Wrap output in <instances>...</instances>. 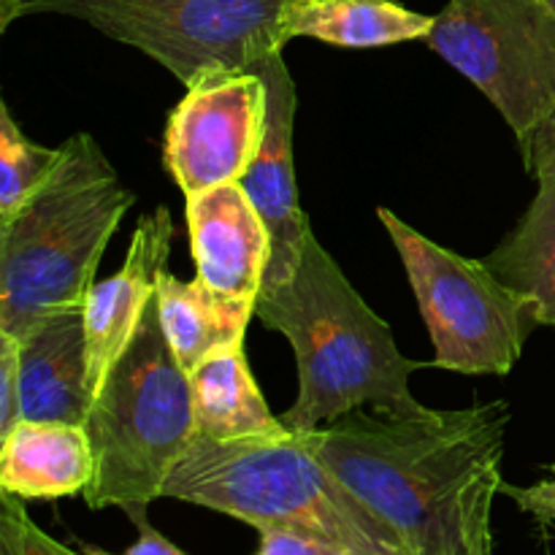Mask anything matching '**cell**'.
Instances as JSON below:
<instances>
[{"label":"cell","instance_id":"cell-20","mask_svg":"<svg viewBox=\"0 0 555 555\" xmlns=\"http://www.w3.org/2000/svg\"><path fill=\"white\" fill-rule=\"evenodd\" d=\"M0 555H85L49 537L27 515L20 496L0 491Z\"/></svg>","mask_w":555,"mask_h":555},{"label":"cell","instance_id":"cell-2","mask_svg":"<svg viewBox=\"0 0 555 555\" xmlns=\"http://www.w3.org/2000/svg\"><path fill=\"white\" fill-rule=\"evenodd\" d=\"M255 318L285 336L298 369V396L282 423L291 431H318L347 412L412 417L423 406L410 377L423 366L406 358L390 325L369 307L312 231L301 269L291 282L263 287Z\"/></svg>","mask_w":555,"mask_h":555},{"label":"cell","instance_id":"cell-26","mask_svg":"<svg viewBox=\"0 0 555 555\" xmlns=\"http://www.w3.org/2000/svg\"><path fill=\"white\" fill-rule=\"evenodd\" d=\"M14 20H20V0H0V30H9Z\"/></svg>","mask_w":555,"mask_h":555},{"label":"cell","instance_id":"cell-10","mask_svg":"<svg viewBox=\"0 0 555 555\" xmlns=\"http://www.w3.org/2000/svg\"><path fill=\"white\" fill-rule=\"evenodd\" d=\"M255 74L269 90V130L260 155L238 179L271 236V260L263 287L285 285L301 269L304 247L312 231L307 211L298 204L296 160H293V125H296V81L282 54L266 60Z\"/></svg>","mask_w":555,"mask_h":555},{"label":"cell","instance_id":"cell-19","mask_svg":"<svg viewBox=\"0 0 555 555\" xmlns=\"http://www.w3.org/2000/svg\"><path fill=\"white\" fill-rule=\"evenodd\" d=\"M60 146L36 144L16 125L9 103L0 101V222L14 217L25 201L57 168Z\"/></svg>","mask_w":555,"mask_h":555},{"label":"cell","instance_id":"cell-22","mask_svg":"<svg viewBox=\"0 0 555 555\" xmlns=\"http://www.w3.org/2000/svg\"><path fill=\"white\" fill-rule=\"evenodd\" d=\"M258 555H356L320 537L293 529H260Z\"/></svg>","mask_w":555,"mask_h":555},{"label":"cell","instance_id":"cell-21","mask_svg":"<svg viewBox=\"0 0 555 555\" xmlns=\"http://www.w3.org/2000/svg\"><path fill=\"white\" fill-rule=\"evenodd\" d=\"M20 421V341L9 334H0V439Z\"/></svg>","mask_w":555,"mask_h":555},{"label":"cell","instance_id":"cell-11","mask_svg":"<svg viewBox=\"0 0 555 555\" xmlns=\"http://www.w3.org/2000/svg\"><path fill=\"white\" fill-rule=\"evenodd\" d=\"M173 220L166 206L141 217L133 228L122 269L95 282L85 304L87 331V383L92 399L133 341L146 309L155 301L157 280L171 258Z\"/></svg>","mask_w":555,"mask_h":555},{"label":"cell","instance_id":"cell-8","mask_svg":"<svg viewBox=\"0 0 555 555\" xmlns=\"http://www.w3.org/2000/svg\"><path fill=\"white\" fill-rule=\"evenodd\" d=\"M423 43L493 103L518 144L555 112V0H448Z\"/></svg>","mask_w":555,"mask_h":555},{"label":"cell","instance_id":"cell-3","mask_svg":"<svg viewBox=\"0 0 555 555\" xmlns=\"http://www.w3.org/2000/svg\"><path fill=\"white\" fill-rule=\"evenodd\" d=\"M135 204L90 133L60 144V163L0 222V334L22 341L49 318L85 312L95 271Z\"/></svg>","mask_w":555,"mask_h":555},{"label":"cell","instance_id":"cell-23","mask_svg":"<svg viewBox=\"0 0 555 555\" xmlns=\"http://www.w3.org/2000/svg\"><path fill=\"white\" fill-rule=\"evenodd\" d=\"M518 146L529 177L542 179L555 173V112Z\"/></svg>","mask_w":555,"mask_h":555},{"label":"cell","instance_id":"cell-14","mask_svg":"<svg viewBox=\"0 0 555 555\" xmlns=\"http://www.w3.org/2000/svg\"><path fill=\"white\" fill-rule=\"evenodd\" d=\"M95 453L85 426L20 421L0 439V491L22 502L85 496Z\"/></svg>","mask_w":555,"mask_h":555},{"label":"cell","instance_id":"cell-25","mask_svg":"<svg viewBox=\"0 0 555 555\" xmlns=\"http://www.w3.org/2000/svg\"><path fill=\"white\" fill-rule=\"evenodd\" d=\"M130 524L139 529V540H135V545H130L128 551L108 553V551H101V547L85 545V555H184L177 545H173V542H168L166 537H163L150 520H146V515L144 518L130 520Z\"/></svg>","mask_w":555,"mask_h":555},{"label":"cell","instance_id":"cell-15","mask_svg":"<svg viewBox=\"0 0 555 555\" xmlns=\"http://www.w3.org/2000/svg\"><path fill=\"white\" fill-rule=\"evenodd\" d=\"M155 298L163 334L188 374L215 352L244 345L255 318V304L220 296L201 276L179 280L163 271Z\"/></svg>","mask_w":555,"mask_h":555},{"label":"cell","instance_id":"cell-6","mask_svg":"<svg viewBox=\"0 0 555 555\" xmlns=\"http://www.w3.org/2000/svg\"><path fill=\"white\" fill-rule=\"evenodd\" d=\"M287 0H20V16L87 22L171 70L184 87L206 74L255 70L287 47Z\"/></svg>","mask_w":555,"mask_h":555},{"label":"cell","instance_id":"cell-9","mask_svg":"<svg viewBox=\"0 0 555 555\" xmlns=\"http://www.w3.org/2000/svg\"><path fill=\"white\" fill-rule=\"evenodd\" d=\"M269 130V90L258 74L222 70L188 87L168 114L163 163L184 201L249 171Z\"/></svg>","mask_w":555,"mask_h":555},{"label":"cell","instance_id":"cell-13","mask_svg":"<svg viewBox=\"0 0 555 555\" xmlns=\"http://www.w3.org/2000/svg\"><path fill=\"white\" fill-rule=\"evenodd\" d=\"M22 421L74 423L90 417L85 312H63L20 341Z\"/></svg>","mask_w":555,"mask_h":555},{"label":"cell","instance_id":"cell-24","mask_svg":"<svg viewBox=\"0 0 555 555\" xmlns=\"http://www.w3.org/2000/svg\"><path fill=\"white\" fill-rule=\"evenodd\" d=\"M502 493H507L515 504H518L520 513L531 515L537 524L542 526H555V477L534 482V486H504Z\"/></svg>","mask_w":555,"mask_h":555},{"label":"cell","instance_id":"cell-7","mask_svg":"<svg viewBox=\"0 0 555 555\" xmlns=\"http://www.w3.org/2000/svg\"><path fill=\"white\" fill-rule=\"evenodd\" d=\"M406 280L431 336V366L459 374H509L540 325L534 304L499 280L486 260H472L379 206Z\"/></svg>","mask_w":555,"mask_h":555},{"label":"cell","instance_id":"cell-5","mask_svg":"<svg viewBox=\"0 0 555 555\" xmlns=\"http://www.w3.org/2000/svg\"><path fill=\"white\" fill-rule=\"evenodd\" d=\"M85 428L95 453L85 502L92 509L119 507L130 520L144 518L198 437L190 374L163 334L157 298L103 379Z\"/></svg>","mask_w":555,"mask_h":555},{"label":"cell","instance_id":"cell-4","mask_svg":"<svg viewBox=\"0 0 555 555\" xmlns=\"http://www.w3.org/2000/svg\"><path fill=\"white\" fill-rule=\"evenodd\" d=\"M163 499L215 509L255 529H293L356 555H412L320 461L307 431L282 437H195L163 486Z\"/></svg>","mask_w":555,"mask_h":555},{"label":"cell","instance_id":"cell-1","mask_svg":"<svg viewBox=\"0 0 555 555\" xmlns=\"http://www.w3.org/2000/svg\"><path fill=\"white\" fill-rule=\"evenodd\" d=\"M509 417L502 399L412 417L356 410L307 437L412 555H493Z\"/></svg>","mask_w":555,"mask_h":555},{"label":"cell","instance_id":"cell-12","mask_svg":"<svg viewBox=\"0 0 555 555\" xmlns=\"http://www.w3.org/2000/svg\"><path fill=\"white\" fill-rule=\"evenodd\" d=\"M195 276L220 296L258 304L271 260V236L242 184H220L188 198Z\"/></svg>","mask_w":555,"mask_h":555},{"label":"cell","instance_id":"cell-16","mask_svg":"<svg viewBox=\"0 0 555 555\" xmlns=\"http://www.w3.org/2000/svg\"><path fill=\"white\" fill-rule=\"evenodd\" d=\"M285 38H314L345 49L393 47L426 41L434 16L396 0H287L282 16Z\"/></svg>","mask_w":555,"mask_h":555},{"label":"cell","instance_id":"cell-17","mask_svg":"<svg viewBox=\"0 0 555 555\" xmlns=\"http://www.w3.org/2000/svg\"><path fill=\"white\" fill-rule=\"evenodd\" d=\"M195 426L201 437L233 439L282 437L291 428L266 404L247 366L244 345L215 352L190 372Z\"/></svg>","mask_w":555,"mask_h":555},{"label":"cell","instance_id":"cell-18","mask_svg":"<svg viewBox=\"0 0 555 555\" xmlns=\"http://www.w3.org/2000/svg\"><path fill=\"white\" fill-rule=\"evenodd\" d=\"M534 201L486 266L529 298L540 325L555 328V173L537 179Z\"/></svg>","mask_w":555,"mask_h":555}]
</instances>
